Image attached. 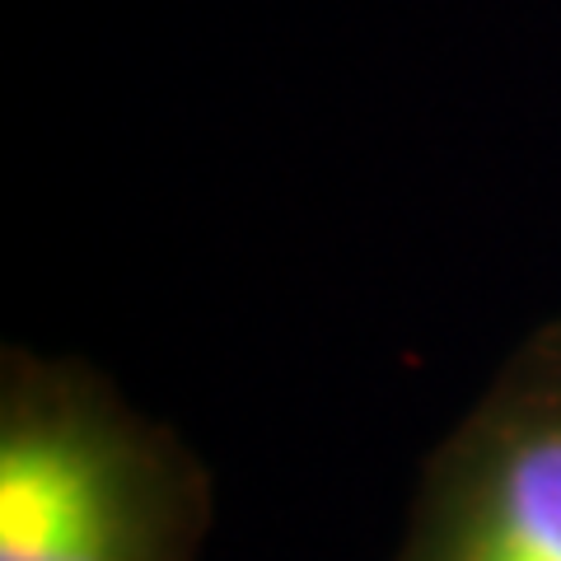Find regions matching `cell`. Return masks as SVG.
I'll return each instance as SVG.
<instances>
[{
	"mask_svg": "<svg viewBox=\"0 0 561 561\" xmlns=\"http://www.w3.org/2000/svg\"><path fill=\"white\" fill-rule=\"evenodd\" d=\"M389 561H561V319L435 440Z\"/></svg>",
	"mask_w": 561,
	"mask_h": 561,
	"instance_id": "obj_2",
	"label": "cell"
},
{
	"mask_svg": "<svg viewBox=\"0 0 561 561\" xmlns=\"http://www.w3.org/2000/svg\"><path fill=\"white\" fill-rule=\"evenodd\" d=\"M216 486L90 360L0 351V561H206Z\"/></svg>",
	"mask_w": 561,
	"mask_h": 561,
	"instance_id": "obj_1",
	"label": "cell"
}]
</instances>
